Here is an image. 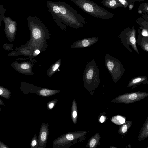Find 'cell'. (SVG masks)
I'll list each match as a JSON object with an SVG mask.
<instances>
[{
    "label": "cell",
    "mask_w": 148,
    "mask_h": 148,
    "mask_svg": "<svg viewBox=\"0 0 148 148\" xmlns=\"http://www.w3.org/2000/svg\"><path fill=\"white\" fill-rule=\"evenodd\" d=\"M13 44L5 43L3 45V48L6 50H13Z\"/></svg>",
    "instance_id": "24"
},
{
    "label": "cell",
    "mask_w": 148,
    "mask_h": 148,
    "mask_svg": "<svg viewBox=\"0 0 148 148\" xmlns=\"http://www.w3.org/2000/svg\"><path fill=\"white\" fill-rule=\"evenodd\" d=\"M99 72L94 60H91L86 65L83 75L85 84H90L94 80L99 79Z\"/></svg>",
    "instance_id": "6"
},
{
    "label": "cell",
    "mask_w": 148,
    "mask_h": 148,
    "mask_svg": "<svg viewBox=\"0 0 148 148\" xmlns=\"http://www.w3.org/2000/svg\"><path fill=\"white\" fill-rule=\"evenodd\" d=\"M104 58L106 67L113 79L120 78L125 71L121 62L118 59L108 54L105 56Z\"/></svg>",
    "instance_id": "5"
},
{
    "label": "cell",
    "mask_w": 148,
    "mask_h": 148,
    "mask_svg": "<svg viewBox=\"0 0 148 148\" xmlns=\"http://www.w3.org/2000/svg\"><path fill=\"white\" fill-rule=\"evenodd\" d=\"M60 90H56L47 88H40L37 94L41 96L49 97L59 93Z\"/></svg>",
    "instance_id": "12"
},
{
    "label": "cell",
    "mask_w": 148,
    "mask_h": 148,
    "mask_svg": "<svg viewBox=\"0 0 148 148\" xmlns=\"http://www.w3.org/2000/svg\"><path fill=\"white\" fill-rule=\"evenodd\" d=\"M121 118H122V117L120 116H118L117 118V119L119 120H120Z\"/></svg>",
    "instance_id": "35"
},
{
    "label": "cell",
    "mask_w": 148,
    "mask_h": 148,
    "mask_svg": "<svg viewBox=\"0 0 148 148\" xmlns=\"http://www.w3.org/2000/svg\"><path fill=\"white\" fill-rule=\"evenodd\" d=\"M49 11L55 22L62 30H65L66 27L62 24L73 28L78 29L82 27L86 21L78 11L63 1L46 2Z\"/></svg>",
    "instance_id": "1"
},
{
    "label": "cell",
    "mask_w": 148,
    "mask_h": 148,
    "mask_svg": "<svg viewBox=\"0 0 148 148\" xmlns=\"http://www.w3.org/2000/svg\"><path fill=\"white\" fill-rule=\"evenodd\" d=\"M133 1L134 2L135 1H138V2H141L143 1H145V0H131Z\"/></svg>",
    "instance_id": "34"
},
{
    "label": "cell",
    "mask_w": 148,
    "mask_h": 148,
    "mask_svg": "<svg viewBox=\"0 0 148 148\" xmlns=\"http://www.w3.org/2000/svg\"><path fill=\"white\" fill-rule=\"evenodd\" d=\"M101 3L104 6L111 9H115L119 7H123L118 0H103Z\"/></svg>",
    "instance_id": "13"
},
{
    "label": "cell",
    "mask_w": 148,
    "mask_h": 148,
    "mask_svg": "<svg viewBox=\"0 0 148 148\" xmlns=\"http://www.w3.org/2000/svg\"><path fill=\"white\" fill-rule=\"evenodd\" d=\"M30 146L31 148H38V138L36 134L34 135L32 139Z\"/></svg>",
    "instance_id": "19"
},
{
    "label": "cell",
    "mask_w": 148,
    "mask_h": 148,
    "mask_svg": "<svg viewBox=\"0 0 148 148\" xmlns=\"http://www.w3.org/2000/svg\"><path fill=\"white\" fill-rule=\"evenodd\" d=\"M49 124L43 122L41 125L38 139V148H45L49 134Z\"/></svg>",
    "instance_id": "9"
},
{
    "label": "cell",
    "mask_w": 148,
    "mask_h": 148,
    "mask_svg": "<svg viewBox=\"0 0 148 148\" xmlns=\"http://www.w3.org/2000/svg\"><path fill=\"white\" fill-rule=\"evenodd\" d=\"M6 9L4 8L3 6L0 5V26H1V23L3 19L4 14L5 12Z\"/></svg>",
    "instance_id": "22"
},
{
    "label": "cell",
    "mask_w": 148,
    "mask_h": 148,
    "mask_svg": "<svg viewBox=\"0 0 148 148\" xmlns=\"http://www.w3.org/2000/svg\"><path fill=\"white\" fill-rule=\"evenodd\" d=\"M143 37L142 36L140 37L141 40L139 41V43H138L142 48L145 51L148 52V37Z\"/></svg>",
    "instance_id": "16"
},
{
    "label": "cell",
    "mask_w": 148,
    "mask_h": 148,
    "mask_svg": "<svg viewBox=\"0 0 148 148\" xmlns=\"http://www.w3.org/2000/svg\"><path fill=\"white\" fill-rule=\"evenodd\" d=\"M137 95L136 93H133L130 95L129 97V99L131 100H134L136 99Z\"/></svg>",
    "instance_id": "28"
},
{
    "label": "cell",
    "mask_w": 148,
    "mask_h": 148,
    "mask_svg": "<svg viewBox=\"0 0 148 148\" xmlns=\"http://www.w3.org/2000/svg\"><path fill=\"white\" fill-rule=\"evenodd\" d=\"M138 10L144 13H148V3H143L141 4L138 8Z\"/></svg>",
    "instance_id": "20"
},
{
    "label": "cell",
    "mask_w": 148,
    "mask_h": 148,
    "mask_svg": "<svg viewBox=\"0 0 148 148\" xmlns=\"http://www.w3.org/2000/svg\"><path fill=\"white\" fill-rule=\"evenodd\" d=\"M71 116L73 122L74 124H76L77 122L78 112L76 101L75 99L73 100L72 102Z\"/></svg>",
    "instance_id": "14"
},
{
    "label": "cell",
    "mask_w": 148,
    "mask_h": 148,
    "mask_svg": "<svg viewBox=\"0 0 148 148\" xmlns=\"http://www.w3.org/2000/svg\"><path fill=\"white\" fill-rule=\"evenodd\" d=\"M134 4V3H132L130 5L128 6L129 10H131L132 9V8L133 7Z\"/></svg>",
    "instance_id": "31"
},
{
    "label": "cell",
    "mask_w": 148,
    "mask_h": 148,
    "mask_svg": "<svg viewBox=\"0 0 148 148\" xmlns=\"http://www.w3.org/2000/svg\"><path fill=\"white\" fill-rule=\"evenodd\" d=\"M82 131L70 132L63 134L53 142V148H69L80 141L84 133Z\"/></svg>",
    "instance_id": "4"
},
{
    "label": "cell",
    "mask_w": 148,
    "mask_h": 148,
    "mask_svg": "<svg viewBox=\"0 0 148 148\" xmlns=\"http://www.w3.org/2000/svg\"><path fill=\"white\" fill-rule=\"evenodd\" d=\"M84 12L93 16L103 19L112 18L114 14L90 0H71Z\"/></svg>",
    "instance_id": "3"
},
{
    "label": "cell",
    "mask_w": 148,
    "mask_h": 148,
    "mask_svg": "<svg viewBox=\"0 0 148 148\" xmlns=\"http://www.w3.org/2000/svg\"><path fill=\"white\" fill-rule=\"evenodd\" d=\"M10 94L9 90L0 85V95L1 96L9 99L10 97Z\"/></svg>",
    "instance_id": "17"
},
{
    "label": "cell",
    "mask_w": 148,
    "mask_h": 148,
    "mask_svg": "<svg viewBox=\"0 0 148 148\" xmlns=\"http://www.w3.org/2000/svg\"><path fill=\"white\" fill-rule=\"evenodd\" d=\"M3 20L5 24L4 32L7 38L10 42L14 41L17 28V22L9 16L3 17Z\"/></svg>",
    "instance_id": "7"
},
{
    "label": "cell",
    "mask_w": 148,
    "mask_h": 148,
    "mask_svg": "<svg viewBox=\"0 0 148 148\" xmlns=\"http://www.w3.org/2000/svg\"><path fill=\"white\" fill-rule=\"evenodd\" d=\"M126 33V42L131 45L133 49L138 53L139 54L137 48L136 44V40L135 38L136 30L133 27H132V29L128 28L125 29Z\"/></svg>",
    "instance_id": "11"
},
{
    "label": "cell",
    "mask_w": 148,
    "mask_h": 148,
    "mask_svg": "<svg viewBox=\"0 0 148 148\" xmlns=\"http://www.w3.org/2000/svg\"><path fill=\"white\" fill-rule=\"evenodd\" d=\"M4 105V103L0 99V105Z\"/></svg>",
    "instance_id": "33"
},
{
    "label": "cell",
    "mask_w": 148,
    "mask_h": 148,
    "mask_svg": "<svg viewBox=\"0 0 148 148\" xmlns=\"http://www.w3.org/2000/svg\"><path fill=\"white\" fill-rule=\"evenodd\" d=\"M118 1L124 8L128 7L130 4L134 3L135 2L134 1L131 0H118Z\"/></svg>",
    "instance_id": "21"
},
{
    "label": "cell",
    "mask_w": 148,
    "mask_h": 148,
    "mask_svg": "<svg viewBox=\"0 0 148 148\" xmlns=\"http://www.w3.org/2000/svg\"><path fill=\"white\" fill-rule=\"evenodd\" d=\"M20 55V54L18 52L12 51L8 55V56H14Z\"/></svg>",
    "instance_id": "26"
},
{
    "label": "cell",
    "mask_w": 148,
    "mask_h": 148,
    "mask_svg": "<svg viewBox=\"0 0 148 148\" xmlns=\"http://www.w3.org/2000/svg\"><path fill=\"white\" fill-rule=\"evenodd\" d=\"M100 121L101 123H103V122H104V117L103 116H101L100 118Z\"/></svg>",
    "instance_id": "32"
},
{
    "label": "cell",
    "mask_w": 148,
    "mask_h": 148,
    "mask_svg": "<svg viewBox=\"0 0 148 148\" xmlns=\"http://www.w3.org/2000/svg\"><path fill=\"white\" fill-rule=\"evenodd\" d=\"M98 40L97 37L86 38L78 40L70 45L72 48H82L87 47L93 45Z\"/></svg>",
    "instance_id": "10"
},
{
    "label": "cell",
    "mask_w": 148,
    "mask_h": 148,
    "mask_svg": "<svg viewBox=\"0 0 148 148\" xmlns=\"http://www.w3.org/2000/svg\"><path fill=\"white\" fill-rule=\"evenodd\" d=\"M96 143V140L95 139L91 140L89 143L90 147H92L94 146Z\"/></svg>",
    "instance_id": "27"
},
{
    "label": "cell",
    "mask_w": 148,
    "mask_h": 148,
    "mask_svg": "<svg viewBox=\"0 0 148 148\" xmlns=\"http://www.w3.org/2000/svg\"><path fill=\"white\" fill-rule=\"evenodd\" d=\"M61 59H58L49 67L47 71V75L48 77L53 75L60 67L61 63Z\"/></svg>",
    "instance_id": "15"
},
{
    "label": "cell",
    "mask_w": 148,
    "mask_h": 148,
    "mask_svg": "<svg viewBox=\"0 0 148 148\" xmlns=\"http://www.w3.org/2000/svg\"><path fill=\"white\" fill-rule=\"evenodd\" d=\"M147 78L146 77H138L134 78L132 81V84H136L143 81L145 80Z\"/></svg>",
    "instance_id": "23"
},
{
    "label": "cell",
    "mask_w": 148,
    "mask_h": 148,
    "mask_svg": "<svg viewBox=\"0 0 148 148\" xmlns=\"http://www.w3.org/2000/svg\"><path fill=\"white\" fill-rule=\"evenodd\" d=\"M14 60L11 66L18 73L27 75H33L34 73L32 71L34 63L29 61H21L17 59Z\"/></svg>",
    "instance_id": "8"
},
{
    "label": "cell",
    "mask_w": 148,
    "mask_h": 148,
    "mask_svg": "<svg viewBox=\"0 0 148 148\" xmlns=\"http://www.w3.org/2000/svg\"><path fill=\"white\" fill-rule=\"evenodd\" d=\"M27 20L30 31V40L15 50L29 49L33 53L36 50H39L40 53L44 51L47 47L46 40L50 38L49 31L45 25L36 16L29 15Z\"/></svg>",
    "instance_id": "2"
},
{
    "label": "cell",
    "mask_w": 148,
    "mask_h": 148,
    "mask_svg": "<svg viewBox=\"0 0 148 148\" xmlns=\"http://www.w3.org/2000/svg\"><path fill=\"white\" fill-rule=\"evenodd\" d=\"M119 121L120 123L121 124L124 123L125 121V119L122 118Z\"/></svg>",
    "instance_id": "30"
},
{
    "label": "cell",
    "mask_w": 148,
    "mask_h": 148,
    "mask_svg": "<svg viewBox=\"0 0 148 148\" xmlns=\"http://www.w3.org/2000/svg\"><path fill=\"white\" fill-rule=\"evenodd\" d=\"M57 99H54L49 101L46 104L48 110L50 111L55 106L58 102Z\"/></svg>",
    "instance_id": "18"
},
{
    "label": "cell",
    "mask_w": 148,
    "mask_h": 148,
    "mask_svg": "<svg viewBox=\"0 0 148 148\" xmlns=\"http://www.w3.org/2000/svg\"><path fill=\"white\" fill-rule=\"evenodd\" d=\"M127 130V125H124L122 127V131L123 133H125L126 132Z\"/></svg>",
    "instance_id": "29"
},
{
    "label": "cell",
    "mask_w": 148,
    "mask_h": 148,
    "mask_svg": "<svg viewBox=\"0 0 148 148\" xmlns=\"http://www.w3.org/2000/svg\"><path fill=\"white\" fill-rule=\"evenodd\" d=\"M148 31L147 29H143L141 32V34L143 36L145 37H148Z\"/></svg>",
    "instance_id": "25"
}]
</instances>
